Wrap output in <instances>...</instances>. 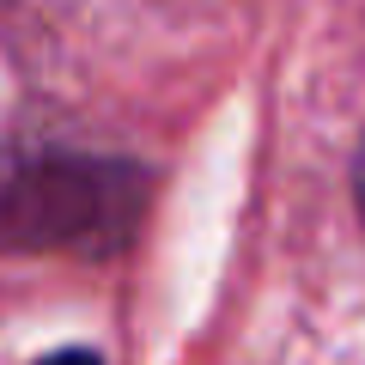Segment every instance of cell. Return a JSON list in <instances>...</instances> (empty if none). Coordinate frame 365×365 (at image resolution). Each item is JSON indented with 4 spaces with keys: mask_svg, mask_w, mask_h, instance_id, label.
I'll return each mask as SVG.
<instances>
[{
    "mask_svg": "<svg viewBox=\"0 0 365 365\" xmlns=\"http://www.w3.org/2000/svg\"><path fill=\"white\" fill-rule=\"evenodd\" d=\"M359 213H365V146H359Z\"/></svg>",
    "mask_w": 365,
    "mask_h": 365,
    "instance_id": "2",
    "label": "cell"
},
{
    "mask_svg": "<svg viewBox=\"0 0 365 365\" xmlns=\"http://www.w3.org/2000/svg\"><path fill=\"white\" fill-rule=\"evenodd\" d=\"M37 365H104V359L86 353V347H67V353H49V359H37Z\"/></svg>",
    "mask_w": 365,
    "mask_h": 365,
    "instance_id": "1",
    "label": "cell"
}]
</instances>
